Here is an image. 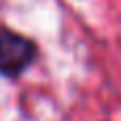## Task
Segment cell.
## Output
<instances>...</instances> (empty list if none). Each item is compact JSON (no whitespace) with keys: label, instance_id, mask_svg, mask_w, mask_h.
Instances as JSON below:
<instances>
[{"label":"cell","instance_id":"obj_1","mask_svg":"<svg viewBox=\"0 0 121 121\" xmlns=\"http://www.w3.org/2000/svg\"><path fill=\"white\" fill-rule=\"evenodd\" d=\"M36 60V43L28 36L0 28V74L17 77Z\"/></svg>","mask_w":121,"mask_h":121}]
</instances>
